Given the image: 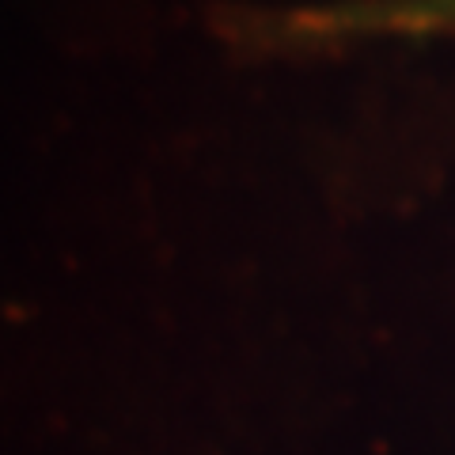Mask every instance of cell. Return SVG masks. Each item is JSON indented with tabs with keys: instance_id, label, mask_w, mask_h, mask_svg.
<instances>
[{
	"instance_id": "6da1fadb",
	"label": "cell",
	"mask_w": 455,
	"mask_h": 455,
	"mask_svg": "<svg viewBox=\"0 0 455 455\" xmlns=\"http://www.w3.org/2000/svg\"><path fill=\"white\" fill-rule=\"evenodd\" d=\"M274 31L300 42L455 35V0H326L281 16Z\"/></svg>"
}]
</instances>
